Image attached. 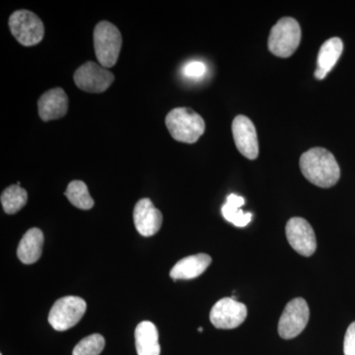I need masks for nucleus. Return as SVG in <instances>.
<instances>
[{"label":"nucleus","instance_id":"4468645a","mask_svg":"<svg viewBox=\"0 0 355 355\" xmlns=\"http://www.w3.org/2000/svg\"><path fill=\"white\" fill-rule=\"evenodd\" d=\"M210 263L211 258L207 254L186 257L173 266L170 277L174 280L196 279L207 270Z\"/></svg>","mask_w":355,"mask_h":355},{"label":"nucleus","instance_id":"6ab92c4d","mask_svg":"<svg viewBox=\"0 0 355 355\" xmlns=\"http://www.w3.org/2000/svg\"><path fill=\"white\" fill-rule=\"evenodd\" d=\"M28 202V193L18 184H12L1 195V205L7 214H17Z\"/></svg>","mask_w":355,"mask_h":355},{"label":"nucleus","instance_id":"dca6fc26","mask_svg":"<svg viewBox=\"0 0 355 355\" xmlns=\"http://www.w3.org/2000/svg\"><path fill=\"white\" fill-rule=\"evenodd\" d=\"M44 234L39 228H32L23 236L18 246L17 256L25 265H32L41 258Z\"/></svg>","mask_w":355,"mask_h":355},{"label":"nucleus","instance_id":"f257e3e1","mask_svg":"<svg viewBox=\"0 0 355 355\" xmlns=\"http://www.w3.org/2000/svg\"><path fill=\"white\" fill-rule=\"evenodd\" d=\"M299 165L303 176L320 188H331L340 180V166L335 156L322 147H315L303 153Z\"/></svg>","mask_w":355,"mask_h":355},{"label":"nucleus","instance_id":"f03ea898","mask_svg":"<svg viewBox=\"0 0 355 355\" xmlns=\"http://www.w3.org/2000/svg\"><path fill=\"white\" fill-rule=\"evenodd\" d=\"M165 123L173 139L184 144H195L205 133V121L191 109L172 110L166 116Z\"/></svg>","mask_w":355,"mask_h":355},{"label":"nucleus","instance_id":"7ed1b4c3","mask_svg":"<svg viewBox=\"0 0 355 355\" xmlns=\"http://www.w3.org/2000/svg\"><path fill=\"white\" fill-rule=\"evenodd\" d=\"M94 49L99 64L105 69L113 67L120 55L123 38L116 26L102 21L94 29Z\"/></svg>","mask_w":355,"mask_h":355},{"label":"nucleus","instance_id":"423d86ee","mask_svg":"<svg viewBox=\"0 0 355 355\" xmlns=\"http://www.w3.org/2000/svg\"><path fill=\"white\" fill-rule=\"evenodd\" d=\"M9 28L22 46H35L44 39V23L31 11H15L9 18Z\"/></svg>","mask_w":355,"mask_h":355},{"label":"nucleus","instance_id":"9d476101","mask_svg":"<svg viewBox=\"0 0 355 355\" xmlns=\"http://www.w3.org/2000/svg\"><path fill=\"white\" fill-rule=\"evenodd\" d=\"M286 233L289 244L301 256L310 257L316 252V235L309 222L304 218L292 217L289 219Z\"/></svg>","mask_w":355,"mask_h":355},{"label":"nucleus","instance_id":"20e7f679","mask_svg":"<svg viewBox=\"0 0 355 355\" xmlns=\"http://www.w3.org/2000/svg\"><path fill=\"white\" fill-rule=\"evenodd\" d=\"M301 41V28L293 18L284 17L272 28L268 37V50L277 57H291Z\"/></svg>","mask_w":355,"mask_h":355},{"label":"nucleus","instance_id":"ddd939ff","mask_svg":"<svg viewBox=\"0 0 355 355\" xmlns=\"http://www.w3.org/2000/svg\"><path fill=\"white\" fill-rule=\"evenodd\" d=\"M40 118L44 121L64 118L69 111V98L62 88L46 91L38 101Z\"/></svg>","mask_w":355,"mask_h":355},{"label":"nucleus","instance_id":"b1692460","mask_svg":"<svg viewBox=\"0 0 355 355\" xmlns=\"http://www.w3.org/2000/svg\"><path fill=\"white\" fill-rule=\"evenodd\" d=\"M198 331H200V333H202V331H203V329L202 328V327H200V328H198Z\"/></svg>","mask_w":355,"mask_h":355},{"label":"nucleus","instance_id":"aec40b11","mask_svg":"<svg viewBox=\"0 0 355 355\" xmlns=\"http://www.w3.org/2000/svg\"><path fill=\"white\" fill-rule=\"evenodd\" d=\"M64 195L77 209L88 210L94 207V200L89 193L87 186L83 181H72L67 187Z\"/></svg>","mask_w":355,"mask_h":355},{"label":"nucleus","instance_id":"f8f14e48","mask_svg":"<svg viewBox=\"0 0 355 355\" xmlns=\"http://www.w3.org/2000/svg\"><path fill=\"white\" fill-rule=\"evenodd\" d=\"M133 222L140 235L150 237L160 230L163 216L149 198H142L133 209Z\"/></svg>","mask_w":355,"mask_h":355},{"label":"nucleus","instance_id":"a211bd4d","mask_svg":"<svg viewBox=\"0 0 355 355\" xmlns=\"http://www.w3.org/2000/svg\"><path fill=\"white\" fill-rule=\"evenodd\" d=\"M245 205L244 198L231 193L226 200L225 205L222 207L221 212L224 219L232 223L236 227H245L252 220L253 214L244 212L241 209Z\"/></svg>","mask_w":355,"mask_h":355},{"label":"nucleus","instance_id":"412c9836","mask_svg":"<svg viewBox=\"0 0 355 355\" xmlns=\"http://www.w3.org/2000/svg\"><path fill=\"white\" fill-rule=\"evenodd\" d=\"M104 347L105 338L99 334H94L77 343L72 355H100Z\"/></svg>","mask_w":355,"mask_h":355},{"label":"nucleus","instance_id":"6e6552de","mask_svg":"<svg viewBox=\"0 0 355 355\" xmlns=\"http://www.w3.org/2000/svg\"><path fill=\"white\" fill-rule=\"evenodd\" d=\"M77 87L88 93H103L114 83V76L110 70L96 62L81 65L73 76Z\"/></svg>","mask_w":355,"mask_h":355},{"label":"nucleus","instance_id":"2eb2a0df","mask_svg":"<svg viewBox=\"0 0 355 355\" xmlns=\"http://www.w3.org/2000/svg\"><path fill=\"white\" fill-rule=\"evenodd\" d=\"M343 50V41L336 37L329 39L322 44L318 55L317 69L315 70V77L317 79L323 80L328 76L342 55Z\"/></svg>","mask_w":355,"mask_h":355},{"label":"nucleus","instance_id":"5701e85b","mask_svg":"<svg viewBox=\"0 0 355 355\" xmlns=\"http://www.w3.org/2000/svg\"><path fill=\"white\" fill-rule=\"evenodd\" d=\"M343 352L345 355H355V322L350 324L345 333Z\"/></svg>","mask_w":355,"mask_h":355},{"label":"nucleus","instance_id":"393cba45","mask_svg":"<svg viewBox=\"0 0 355 355\" xmlns=\"http://www.w3.org/2000/svg\"><path fill=\"white\" fill-rule=\"evenodd\" d=\"M2 355V354H1Z\"/></svg>","mask_w":355,"mask_h":355},{"label":"nucleus","instance_id":"9b49d317","mask_svg":"<svg viewBox=\"0 0 355 355\" xmlns=\"http://www.w3.org/2000/svg\"><path fill=\"white\" fill-rule=\"evenodd\" d=\"M232 133L236 146L243 156L250 160L258 157V135L254 123L249 118L243 114L236 116L232 123Z\"/></svg>","mask_w":355,"mask_h":355},{"label":"nucleus","instance_id":"1a4fd4ad","mask_svg":"<svg viewBox=\"0 0 355 355\" xmlns=\"http://www.w3.org/2000/svg\"><path fill=\"white\" fill-rule=\"evenodd\" d=\"M248 315L246 305L234 298H223L210 311V321L217 329L232 330L244 323Z\"/></svg>","mask_w":355,"mask_h":355},{"label":"nucleus","instance_id":"f3484780","mask_svg":"<svg viewBox=\"0 0 355 355\" xmlns=\"http://www.w3.org/2000/svg\"><path fill=\"white\" fill-rule=\"evenodd\" d=\"M135 347L139 355H160L161 347L155 324L144 321L135 329Z\"/></svg>","mask_w":355,"mask_h":355},{"label":"nucleus","instance_id":"0eeeda50","mask_svg":"<svg viewBox=\"0 0 355 355\" xmlns=\"http://www.w3.org/2000/svg\"><path fill=\"white\" fill-rule=\"evenodd\" d=\"M310 310L303 298H295L286 305L279 322V334L284 340L300 335L309 321Z\"/></svg>","mask_w":355,"mask_h":355},{"label":"nucleus","instance_id":"4be33fe9","mask_svg":"<svg viewBox=\"0 0 355 355\" xmlns=\"http://www.w3.org/2000/svg\"><path fill=\"white\" fill-rule=\"evenodd\" d=\"M207 67L202 62H191L184 67V74L189 78L198 79L205 76Z\"/></svg>","mask_w":355,"mask_h":355},{"label":"nucleus","instance_id":"39448f33","mask_svg":"<svg viewBox=\"0 0 355 355\" xmlns=\"http://www.w3.org/2000/svg\"><path fill=\"white\" fill-rule=\"evenodd\" d=\"M86 307L85 301L78 296H65L58 299L51 307L49 323L55 331L69 330L83 319Z\"/></svg>","mask_w":355,"mask_h":355}]
</instances>
